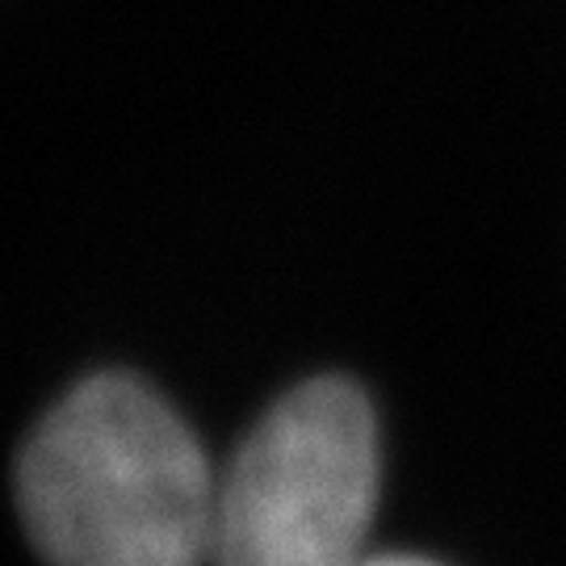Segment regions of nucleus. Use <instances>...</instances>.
I'll list each match as a JSON object with an SVG mask.
<instances>
[{"mask_svg": "<svg viewBox=\"0 0 566 566\" xmlns=\"http://www.w3.org/2000/svg\"><path fill=\"white\" fill-rule=\"evenodd\" d=\"M374 504L365 395L344 378L294 386L219 474L210 566H361Z\"/></svg>", "mask_w": 566, "mask_h": 566, "instance_id": "2", "label": "nucleus"}, {"mask_svg": "<svg viewBox=\"0 0 566 566\" xmlns=\"http://www.w3.org/2000/svg\"><path fill=\"white\" fill-rule=\"evenodd\" d=\"M214 491L202 446L151 386L81 382L18 458V512L46 566H210Z\"/></svg>", "mask_w": 566, "mask_h": 566, "instance_id": "1", "label": "nucleus"}, {"mask_svg": "<svg viewBox=\"0 0 566 566\" xmlns=\"http://www.w3.org/2000/svg\"><path fill=\"white\" fill-rule=\"evenodd\" d=\"M361 566H432V563H420V558H365Z\"/></svg>", "mask_w": 566, "mask_h": 566, "instance_id": "3", "label": "nucleus"}]
</instances>
